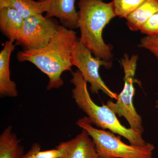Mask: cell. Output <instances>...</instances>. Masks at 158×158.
<instances>
[{
    "mask_svg": "<svg viewBox=\"0 0 158 158\" xmlns=\"http://www.w3.org/2000/svg\"><path fill=\"white\" fill-rule=\"evenodd\" d=\"M77 32L59 24L56 33L44 47L18 52L19 62H29L45 74L49 81L48 90L58 89L64 84V71L72 72V52L78 40Z\"/></svg>",
    "mask_w": 158,
    "mask_h": 158,
    "instance_id": "1",
    "label": "cell"
},
{
    "mask_svg": "<svg viewBox=\"0 0 158 158\" xmlns=\"http://www.w3.org/2000/svg\"><path fill=\"white\" fill-rule=\"evenodd\" d=\"M77 6L79 41L95 58L113 63V46L106 44L102 37L104 29L116 16L113 1L106 3L103 0H79Z\"/></svg>",
    "mask_w": 158,
    "mask_h": 158,
    "instance_id": "2",
    "label": "cell"
},
{
    "mask_svg": "<svg viewBox=\"0 0 158 158\" xmlns=\"http://www.w3.org/2000/svg\"><path fill=\"white\" fill-rule=\"evenodd\" d=\"M71 73L72 77L70 82L74 87L72 91L73 98L79 109L87 114L91 124L126 138L130 144L134 146L144 147L148 145L149 143L143 138V132L123 125L116 114L107 105L99 106L92 100L88 91L87 82L78 69Z\"/></svg>",
    "mask_w": 158,
    "mask_h": 158,
    "instance_id": "3",
    "label": "cell"
},
{
    "mask_svg": "<svg viewBox=\"0 0 158 158\" xmlns=\"http://www.w3.org/2000/svg\"><path fill=\"white\" fill-rule=\"evenodd\" d=\"M76 124L88 133L100 158H153L155 146L152 143L144 147L125 144L114 133L94 127L87 116L79 119Z\"/></svg>",
    "mask_w": 158,
    "mask_h": 158,
    "instance_id": "4",
    "label": "cell"
},
{
    "mask_svg": "<svg viewBox=\"0 0 158 158\" xmlns=\"http://www.w3.org/2000/svg\"><path fill=\"white\" fill-rule=\"evenodd\" d=\"M138 59V55H132L130 57L127 53L124 54L121 58L120 63L124 73L123 89L118 94L116 102L109 100L106 105L119 117H124L130 127L143 132L142 117L137 113L133 104L135 93L134 83Z\"/></svg>",
    "mask_w": 158,
    "mask_h": 158,
    "instance_id": "5",
    "label": "cell"
},
{
    "mask_svg": "<svg viewBox=\"0 0 158 158\" xmlns=\"http://www.w3.org/2000/svg\"><path fill=\"white\" fill-rule=\"evenodd\" d=\"M72 63L76 66L87 83H90V91L93 94L102 90L110 98L117 100L118 94L110 90L102 80L99 69L101 66L107 69L112 67L113 63H109L95 58L89 50L78 40L72 52Z\"/></svg>",
    "mask_w": 158,
    "mask_h": 158,
    "instance_id": "6",
    "label": "cell"
},
{
    "mask_svg": "<svg viewBox=\"0 0 158 158\" xmlns=\"http://www.w3.org/2000/svg\"><path fill=\"white\" fill-rule=\"evenodd\" d=\"M58 22L54 18L38 14L24 19L15 44L24 50L37 49L45 46L56 31Z\"/></svg>",
    "mask_w": 158,
    "mask_h": 158,
    "instance_id": "7",
    "label": "cell"
},
{
    "mask_svg": "<svg viewBox=\"0 0 158 158\" xmlns=\"http://www.w3.org/2000/svg\"><path fill=\"white\" fill-rule=\"evenodd\" d=\"M61 158H100L92 138L85 130L74 138L59 143L56 147Z\"/></svg>",
    "mask_w": 158,
    "mask_h": 158,
    "instance_id": "8",
    "label": "cell"
},
{
    "mask_svg": "<svg viewBox=\"0 0 158 158\" xmlns=\"http://www.w3.org/2000/svg\"><path fill=\"white\" fill-rule=\"evenodd\" d=\"M45 5V16L56 17L62 25L74 30L78 27V12L75 8L76 0H43Z\"/></svg>",
    "mask_w": 158,
    "mask_h": 158,
    "instance_id": "9",
    "label": "cell"
},
{
    "mask_svg": "<svg viewBox=\"0 0 158 158\" xmlns=\"http://www.w3.org/2000/svg\"><path fill=\"white\" fill-rule=\"evenodd\" d=\"M15 46L13 42L7 40L0 52V96L2 98L18 95L16 84L10 78V57Z\"/></svg>",
    "mask_w": 158,
    "mask_h": 158,
    "instance_id": "10",
    "label": "cell"
},
{
    "mask_svg": "<svg viewBox=\"0 0 158 158\" xmlns=\"http://www.w3.org/2000/svg\"><path fill=\"white\" fill-rule=\"evenodd\" d=\"M24 19L19 13L10 7L0 8V30L2 34L14 42L20 34Z\"/></svg>",
    "mask_w": 158,
    "mask_h": 158,
    "instance_id": "11",
    "label": "cell"
},
{
    "mask_svg": "<svg viewBox=\"0 0 158 158\" xmlns=\"http://www.w3.org/2000/svg\"><path fill=\"white\" fill-rule=\"evenodd\" d=\"M158 11V0H144L126 17V24L131 31L137 32L150 18Z\"/></svg>",
    "mask_w": 158,
    "mask_h": 158,
    "instance_id": "12",
    "label": "cell"
},
{
    "mask_svg": "<svg viewBox=\"0 0 158 158\" xmlns=\"http://www.w3.org/2000/svg\"><path fill=\"white\" fill-rule=\"evenodd\" d=\"M9 126L0 135V158H22L24 147L20 140Z\"/></svg>",
    "mask_w": 158,
    "mask_h": 158,
    "instance_id": "13",
    "label": "cell"
},
{
    "mask_svg": "<svg viewBox=\"0 0 158 158\" xmlns=\"http://www.w3.org/2000/svg\"><path fill=\"white\" fill-rule=\"evenodd\" d=\"M6 6L16 10L24 19L45 12L43 0H0V8Z\"/></svg>",
    "mask_w": 158,
    "mask_h": 158,
    "instance_id": "14",
    "label": "cell"
},
{
    "mask_svg": "<svg viewBox=\"0 0 158 158\" xmlns=\"http://www.w3.org/2000/svg\"><path fill=\"white\" fill-rule=\"evenodd\" d=\"M144 0H113L116 16L126 18L128 15L144 2Z\"/></svg>",
    "mask_w": 158,
    "mask_h": 158,
    "instance_id": "15",
    "label": "cell"
},
{
    "mask_svg": "<svg viewBox=\"0 0 158 158\" xmlns=\"http://www.w3.org/2000/svg\"><path fill=\"white\" fill-rule=\"evenodd\" d=\"M61 156V152L57 148L41 151L40 144L35 143L22 158H60Z\"/></svg>",
    "mask_w": 158,
    "mask_h": 158,
    "instance_id": "16",
    "label": "cell"
},
{
    "mask_svg": "<svg viewBox=\"0 0 158 158\" xmlns=\"http://www.w3.org/2000/svg\"><path fill=\"white\" fill-rule=\"evenodd\" d=\"M140 31L148 37H158V11L148 20Z\"/></svg>",
    "mask_w": 158,
    "mask_h": 158,
    "instance_id": "17",
    "label": "cell"
},
{
    "mask_svg": "<svg viewBox=\"0 0 158 158\" xmlns=\"http://www.w3.org/2000/svg\"><path fill=\"white\" fill-rule=\"evenodd\" d=\"M138 46L147 50L153 54L158 61V37L145 36L140 41Z\"/></svg>",
    "mask_w": 158,
    "mask_h": 158,
    "instance_id": "18",
    "label": "cell"
},
{
    "mask_svg": "<svg viewBox=\"0 0 158 158\" xmlns=\"http://www.w3.org/2000/svg\"></svg>",
    "mask_w": 158,
    "mask_h": 158,
    "instance_id": "19",
    "label": "cell"
}]
</instances>
